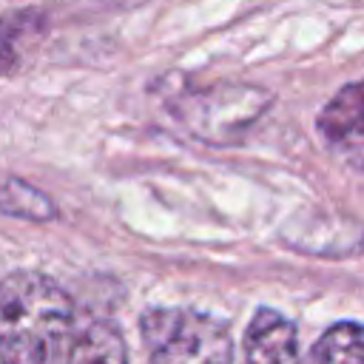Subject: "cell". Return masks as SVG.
Here are the masks:
<instances>
[{
    "instance_id": "obj_4",
    "label": "cell",
    "mask_w": 364,
    "mask_h": 364,
    "mask_svg": "<svg viewBox=\"0 0 364 364\" xmlns=\"http://www.w3.org/2000/svg\"><path fill=\"white\" fill-rule=\"evenodd\" d=\"M316 128L330 154L364 171V80L344 85L321 108Z\"/></svg>"
},
{
    "instance_id": "obj_2",
    "label": "cell",
    "mask_w": 364,
    "mask_h": 364,
    "mask_svg": "<svg viewBox=\"0 0 364 364\" xmlns=\"http://www.w3.org/2000/svg\"><path fill=\"white\" fill-rule=\"evenodd\" d=\"M273 97L247 82H216L208 88H185L171 97L173 119L199 142L233 145L270 108Z\"/></svg>"
},
{
    "instance_id": "obj_8",
    "label": "cell",
    "mask_w": 364,
    "mask_h": 364,
    "mask_svg": "<svg viewBox=\"0 0 364 364\" xmlns=\"http://www.w3.org/2000/svg\"><path fill=\"white\" fill-rule=\"evenodd\" d=\"M0 210L17 219H28V222H48L57 216L54 202L34 185L17 179V176H6L0 179Z\"/></svg>"
},
{
    "instance_id": "obj_3",
    "label": "cell",
    "mask_w": 364,
    "mask_h": 364,
    "mask_svg": "<svg viewBox=\"0 0 364 364\" xmlns=\"http://www.w3.org/2000/svg\"><path fill=\"white\" fill-rule=\"evenodd\" d=\"M148 364H230L228 324L185 307H156L142 316Z\"/></svg>"
},
{
    "instance_id": "obj_5",
    "label": "cell",
    "mask_w": 364,
    "mask_h": 364,
    "mask_svg": "<svg viewBox=\"0 0 364 364\" xmlns=\"http://www.w3.org/2000/svg\"><path fill=\"white\" fill-rule=\"evenodd\" d=\"M245 364H301L293 321L262 307L245 333Z\"/></svg>"
},
{
    "instance_id": "obj_7",
    "label": "cell",
    "mask_w": 364,
    "mask_h": 364,
    "mask_svg": "<svg viewBox=\"0 0 364 364\" xmlns=\"http://www.w3.org/2000/svg\"><path fill=\"white\" fill-rule=\"evenodd\" d=\"M310 364H364V324L330 327L310 353Z\"/></svg>"
},
{
    "instance_id": "obj_6",
    "label": "cell",
    "mask_w": 364,
    "mask_h": 364,
    "mask_svg": "<svg viewBox=\"0 0 364 364\" xmlns=\"http://www.w3.org/2000/svg\"><path fill=\"white\" fill-rule=\"evenodd\" d=\"M68 364H128L125 341L114 324L97 321L77 336L68 353Z\"/></svg>"
},
{
    "instance_id": "obj_1",
    "label": "cell",
    "mask_w": 364,
    "mask_h": 364,
    "mask_svg": "<svg viewBox=\"0 0 364 364\" xmlns=\"http://www.w3.org/2000/svg\"><path fill=\"white\" fill-rule=\"evenodd\" d=\"M74 301L48 276L17 270L0 282V364H63Z\"/></svg>"
}]
</instances>
